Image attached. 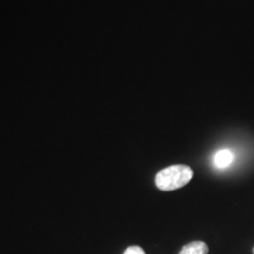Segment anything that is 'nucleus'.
Listing matches in <instances>:
<instances>
[{
	"label": "nucleus",
	"instance_id": "2",
	"mask_svg": "<svg viewBox=\"0 0 254 254\" xmlns=\"http://www.w3.org/2000/svg\"><path fill=\"white\" fill-rule=\"evenodd\" d=\"M208 246L204 241H192V243L186 244L180 250L179 254H207Z\"/></svg>",
	"mask_w": 254,
	"mask_h": 254
},
{
	"label": "nucleus",
	"instance_id": "4",
	"mask_svg": "<svg viewBox=\"0 0 254 254\" xmlns=\"http://www.w3.org/2000/svg\"><path fill=\"white\" fill-rule=\"evenodd\" d=\"M124 254H146V253L140 246L134 245V246H129L128 249H126Z\"/></svg>",
	"mask_w": 254,
	"mask_h": 254
},
{
	"label": "nucleus",
	"instance_id": "1",
	"mask_svg": "<svg viewBox=\"0 0 254 254\" xmlns=\"http://www.w3.org/2000/svg\"><path fill=\"white\" fill-rule=\"evenodd\" d=\"M193 170L187 165H172L159 171L155 176V185L161 190L182 189L193 178Z\"/></svg>",
	"mask_w": 254,
	"mask_h": 254
},
{
	"label": "nucleus",
	"instance_id": "3",
	"mask_svg": "<svg viewBox=\"0 0 254 254\" xmlns=\"http://www.w3.org/2000/svg\"><path fill=\"white\" fill-rule=\"evenodd\" d=\"M234 155L230 150H220L214 155V165L219 168L228 167L233 163Z\"/></svg>",
	"mask_w": 254,
	"mask_h": 254
},
{
	"label": "nucleus",
	"instance_id": "5",
	"mask_svg": "<svg viewBox=\"0 0 254 254\" xmlns=\"http://www.w3.org/2000/svg\"><path fill=\"white\" fill-rule=\"evenodd\" d=\"M252 251H253V254H254V246H253V250Z\"/></svg>",
	"mask_w": 254,
	"mask_h": 254
}]
</instances>
